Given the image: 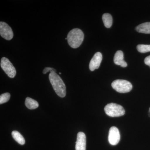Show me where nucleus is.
<instances>
[{
  "label": "nucleus",
  "instance_id": "f257e3e1",
  "mask_svg": "<svg viewBox=\"0 0 150 150\" xmlns=\"http://www.w3.org/2000/svg\"><path fill=\"white\" fill-rule=\"evenodd\" d=\"M49 79L55 92L61 97H64L66 95V87L62 78L56 72L50 73Z\"/></svg>",
  "mask_w": 150,
  "mask_h": 150
},
{
  "label": "nucleus",
  "instance_id": "f03ea898",
  "mask_svg": "<svg viewBox=\"0 0 150 150\" xmlns=\"http://www.w3.org/2000/svg\"><path fill=\"white\" fill-rule=\"evenodd\" d=\"M67 40L71 48H76L79 47L84 39V34L81 29L74 28L71 30L67 35Z\"/></svg>",
  "mask_w": 150,
  "mask_h": 150
},
{
  "label": "nucleus",
  "instance_id": "7ed1b4c3",
  "mask_svg": "<svg viewBox=\"0 0 150 150\" xmlns=\"http://www.w3.org/2000/svg\"><path fill=\"white\" fill-rule=\"evenodd\" d=\"M105 113L110 117H119L124 115L125 110L120 105L110 103L105 105L104 108Z\"/></svg>",
  "mask_w": 150,
  "mask_h": 150
},
{
  "label": "nucleus",
  "instance_id": "20e7f679",
  "mask_svg": "<svg viewBox=\"0 0 150 150\" xmlns=\"http://www.w3.org/2000/svg\"><path fill=\"white\" fill-rule=\"evenodd\" d=\"M112 88L120 93H126L131 91L133 86L129 81L118 79L113 81L111 84Z\"/></svg>",
  "mask_w": 150,
  "mask_h": 150
},
{
  "label": "nucleus",
  "instance_id": "39448f33",
  "mask_svg": "<svg viewBox=\"0 0 150 150\" xmlns=\"http://www.w3.org/2000/svg\"><path fill=\"white\" fill-rule=\"evenodd\" d=\"M1 67L9 77L13 78L16 75L15 68L8 59L3 57L1 59Z\"/></svg>",
  "mask_w": 150,
  "mask_h": 150
},
{
  "label": "nucleus",
  "instance_id": "423d86ee",
  "mask_svg": "<svg viewBox=\"0 0 150 150\" xmlns=\"http://www.w3.org/2000/svg\"><path fill=\"white\" fill-rule=\"evenodd\" d=\"M0 35L3 38L7 40H11L13 36V33L10 26L6 23L0 22Z\"/></svg>",
  "mask_w": 150,
  "mask_h": 150
},
{
  "label": "nucleus",
  "instance_id": "0eeeda50",
  "mask_svg": "<svg viewBox=\"0 0 150 150\" xmlns=\"http://www.w3.org/2000/svg\"><path fill=\"white\" fill-rule=\"evenodd\" d=\"M108 139L110 145L115 146L118 144L120 140V134L118 128L115 126H112L110 128Z\"/></svg>",
  "mask_w": 150,
  "mask_h": 150
},
{
  "label": "nucleus",
  "instance_id": "6e6552de",
  "mask_svg": "<svg viewBox=\"0 0 150 150\" xmlns=\"http://www.w3.org/2000/svg\"><path fill=\"white\" fill-rule=\"evenodd\" d=\"M102 60V55L100 52H97L92 58L89 64V69L93 71L98 69Z\"/></svg>",
  "mask_w": 150,
  "mask_h": 150
},
{
  "label": "nucleus",
  "instance_id": "1a4fd4ad",
  "mask_svg": "<svg viewBox=\"0 0 150 150\" xmlns=\"http://www.w3.org/2000/svg\"><path fill=\"white\" fill-rule=\"evenodd\" d=\"M86 136L82 132H79L77 134L76 144V150H86Z\"/></svg>",
  "mask_w": 150,
  "mask_h": 150
},
{
  "label": "nucleus",
  "instance_id": "9d476101",
  "mask_svg": "<svg viewBox=\"0 0 150 150\" xmlns=\"http://www.w3.org/2000/svg\"><path fill=\"white\" fill-rule=\"evenodd\" d=\"M123 54L121 51H118L116 52L114 57V62L116 65L121 66L125 68L127 66V63L124 61Z\"/></svg>",
  "mask_w": 150,
  "mask_h": 150
},
{
  "label": "nucleus",
  "instance_id": "9b49d317",
  "mask_svg": "<svg viewBox=\"0 0 150 150\" xmlns=\"http://www.w3.org/2000/svg\"><path fill=\"white\" fill-rule=\"evenodd\" d=\"M136 30L141 33L150 34V22L139 25L136 27Z\"/></svg>",
  "mask_w": 150,
  "mask_h": 150
},
{
  "label": "nucleus",
  "instance_id": "f8f14e48",
  "mask_svg": "<svg viewBox=\"0 0 150 150\" xmlns=\"http://www.w3.org/2000/svg\"><path fill=\"white\" fill-rule=\"evenodd\" d=\"M25 105L29 109H35L39 106L37 101L30 98H26L25 100Z\"/></svg>",
  "mask_w": 150,
  "mask_h": 150
},
{
  "label": "nucleus",
  "instance_id": "ddd939ff",
  "mask_svg": "<svg viewBox=\"0 0 150 150\" xmlns=\"http://www.w3.org/2000/svg\"><path fill=\"white\" fill-rule=\"evenodd\" d=\"M12 136L14 139L21 145H24L25 144V140L21 134L18 131H14L12 132Z\"/></svg>",
  "mask_w": 150,
  "mask_h": 150
},
{
  "label": "nucleus",
  "instance_id": "4468645a",
  "mask_svg": "<svg viewBox=\"0 0 150 150\" xmlns=\"http://www.w3.org/2000/svg\"><path fill=\"white\" fill-rule=\"evenodd\" d=\"M102 19L105 26L107 28H110L112 23V19L111 15L109 13H105L103 15Z\"/></svg>",
  "mask_w": 150,
  "mask_h": 150
},
{
  "label": "nucleus",
  "instance_id": "2eb2a0df",
  "mask_svg": "<svg viewBox=\"0 0 150 150\" xmlns=\"http://www.w3.org/2000/svg\"><path fill=\"white\" fill-rule=\"evenodd\" d=\"M137 49L140 53H145L150 52V45L140 44L137 46Z\"/></svg>",
  "mask_w": 150,
  "mask_h": 150
},
{
  "label": "nucleus",
  "instance_id": "dca6fc26",
  "mask_svg": "<svg viewBox=\"0 0 150 150\" xmlns=\"http://www.w3.org/2000/svg\"><path fill=\"white\" fill-rule=\"evenodd\" d=\"M11 95L8 93H6L1 95L0 96V104L5 103L9 100L10 98Z\"/></svg>",
  "mask_w": 150,
  "mask_h": 150
},
{
  "label": "nucleus",
  "instance_id": "f3484780",
  "mask_svg": "<svg viewBox=\"0 0 150 150\" xmlns=\"http://www.w3.org/2000/svg\"><path fill=\"white\" fill-rule=\"evenodd\" d=\"M50 71L51 73L56 72V71L54 68H50V67H46L43 70V74H46L48 72Z\"/></svg>",
  "mask_w": 150,
  "mask_h": 150
},
{
  "label": "nucleus",
  "instance_id": "a211bd4d",
  "mask_svg": "<svg viewBox=\"0 0 150 150\" xmlns=\"http://www.w3.org/2000/svg\"><path fill=\"white\" fill-rule=\"evenodd\" d=\"M144 63L146 65H148L150 67V56H148L145 58Z\"/></svg>",
  "mask_w": 150,
  "mask_h": 150
},
{
  "label": "nucleus",
  "instance_id": "6ab92c4d",
  "mask_svg": "<svg viewBox=\"0 0 150 150\" xmlns=\"http://www.w3.org/2000/svg\"><path fill=\"white\" fill-rule=\"evenodd\" d=\"M59 74H62V73H59Z\"/></svg>",
  "mask_w": 150,
  "mask_h": 150
},
{
  "label": "nucleus",
  "instance_id": "aec40b11",
  "mask_svg": "<svg viewBox=\"0 0 150 150\" xmlns=\"http://www.w3.org/2000/svg\"><path fill=\"white\" fill-rule=\"evenodd\" d=\"M149 112H150V108H149Z\"/></svg>",
  "mask_w": 150,
  "mask_h": 150
}]
</instances>
